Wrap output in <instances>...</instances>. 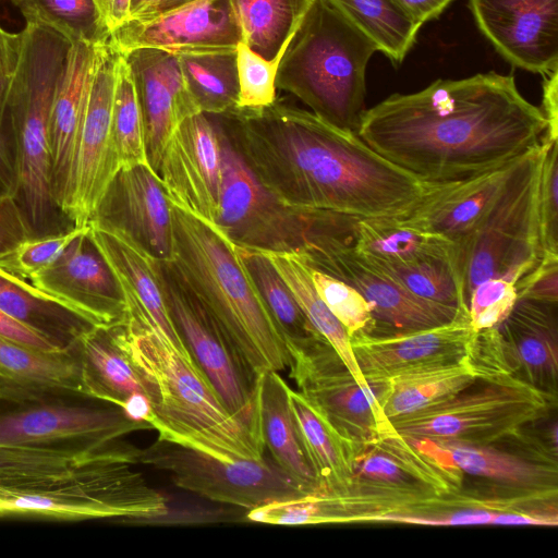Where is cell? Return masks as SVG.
I'll return each instance as SVG.
<instances>
[{"label": "cell", "instance_id": "15", "mask_svg": "<svg viewBox=\"0 0 558 558\" xmlns=\"http://www.w3.org/2000/svg\"><path fill=\"white\" fill-rule=\"evenodd\" d=\"M162 287L171 319L192 360L234 416L260 426L257 377L216 324L198 307L161 263Z\"/></svg>", "mask_w": 558, "mask_h": 558}, {"label": "cell", "instance_id": "53", "mask_svg": "<svg viewBox=\"0 0 558 558\" xmlns=\"http://www.w3.org/2000/svg\"><path fill=\"white\" fill-rule=\"evenodd\" d=\"M0 335L11 340L31 345L47 352L69 351L43 332L12 318L0 310Z\"/></svg>", "mask_w": 558, "mask_h": 558}, {"label": "cell", "instance_id": "52", "mask_svg": "<svg viewBox=\"0 0 558 558\" xmlns=\"http://www.w3.org/2000/svg\"><path fill=\"white\" fill-rule=\"evenodd\" d=\"M21 49V32L11 33L0 25V126L7 116V108L14 81Z\"/></svg>", "mask_w": 558, "mask_h": 558}, {"label": "cell", "instance_id": "27", "mask_svg": "<svg viewBox=\"0 0 558 558\" xmlns=\"http://www.w3.org/2000/svg\"><path fill=\"white\" fill-rule=\"evenodd\" d=\"M96 44L73 43L58 85L50 120L51 189L61 209L69 191L92 81Z\"/></svg>", "mask_w": 558, "mask_h": 558}, {"label": "cell", "instance_id": "25", "mask_svg": "<svg viewBox=\"0 0 558 558\" xmlns=\"http://www.w3.org/2000/svg\"><path fill=\"white\" fill-rule=\"evenodd\" d=\"M150 429L119 410L44 405L0 416V445L114 440Z\"/></svg>", "mask_w": 558, "mask_h": 558}, {"label": "cell", "instance_id": "44", "mask_svg": "<svg viewBox=\"0 0 558 558\" xmlns=\"http://www.w3.org/2000/svg\"><path fill=\"white\" fill-rule=\"evenodd\" d=\"M286 50L266 59L243 41L235 49L238 102L236 109H259L275 102L276 78Z\"/></svg>", "mask_w": 558, "mask_h": 558}, {"label": "cell", "instance_id": "60", "mask_svg": "<svg viewBox=\"0 0 558 558\" xmlns=\"http://www.w3.org/2000/svg\"><path fill=\"white\" fill-rule=\"evenodd\" d=\"M110 1L111 0H95L106 24H107V16H108V12H109Z\"/></svg>", "mask_w": 558, "mask_h": 558}, {"label": "cell", "instance_id": "6", "mask_svg": "<svg viewBox=\"0 0 558 558\" xmlns=\"http://www.w3.org/2000/svg\"><path fill=\"white\" fill-rule=\"evenodd\" d=\"M377 46L329 0H313L279 63L276 86L328 122L356 131Z\"/></svg>", "mask_w": 558, "mask_h": 558}, {"label": "cell", "instance_id": "23", "mask_svg": "<svg viewBox=\"0 0 558 558\" xmlns=\"http://www.w3.org/2000/svg\"><path fill=\"white\" fill-rule=\"evenodd\" d=\"M404 439V438H403ZM448 477L463 472L534 495H557L556 461H535L489 445L404 439Z\"/></svg>", "mask_w": 558, "mask_h": 558}, {"label": "cell", "instance_id": "34", "mask_svg": "<svg viewBox=\"0 0 558 558\" xmlns=\"http://www.w3.org/2000/svg\"><path fill=\"white\" fill-rule=\"evenodd\" d=\"M258 251L269 259L312 326L331 345L354 378L367 385L354 359L350 336L317 294L311 278V265L305 257L296 252Z\"/></svg>", "mask_w": 558, "mask_h": 558}, {"label": "cell", "instance_id": "45", "mask_svg": "<svg viewBox=\"0 0 558 558\" xmlns=\"http://www.w3.org/2000/svg\"><path fill=\"white\" fill-rule=\"evenodd\" d=\"M85 227L71 229L41 238H29L0 254V271L22 281H29L48 268L77 236L87 232Z\"/></svg>", "mask_w": 558, "mask_h": 558}, {"label": "cell", "instance_id": "40", "mask_svg": "<svg viewBox=\"0 0 558 558\" xmlns=\"http://www.w3.org/2000/svg\"><path fill=\"white\" fill-rule=\"evenodd\" d=\"M268 310L282 332L287 348L304 347L324 338L312 326L290 289L269 259L258 250L238 245Z\"/></svg>", "mask_w": 558, "mask_h": 558}, {"label": "cell", "instance_id": "1", "mask_svg": "<svg viewBox=\"0 0 558 558\" xmlns=\"http://www.w3.org/2000/svg\"><path fill=\"white\" fill-rule=\"evenodd\" d=\"M546 126L512 74L488 72L392 94L363 111L355 133L417 180L445 184L510 163L541 144Z\"/></svg>", "mask_w": 558, "mask_h": 558}, {"label": "cell", "instance_id": "16", "mask_svg": "<svg viewBox=\"0 0 558 558\" xmlns=\"http://www.w3.org/2000/svg\"><path fill=\"white\" fill-rule=\"evenodd\" d=\"M468 311L450 323L409 331L356 333L350 337L359 369L368 384L460 363L468 359L476 336Z\"/></svg>", "mask_w": 558, "mask_h": 558}, {"label": "cell", "instance_id": "9", "mask_svg": "<svg viewBox=\"0 0 558 558\" xmlns=\"http://www.w3.org/2000/svg\"><path fill=\"white\" fill-rule=\"evenodd\" d=\"M549 399L515 375H493L391 424L404 439L489 445L545 416Z\"/></svg>", "mask_w": 558, "mask_h": 558}, {"label": "cell", "instance_id": "8", "mask_svg": "<svg viewBox=\"0 0 558 558\" xmlns=\"http://www.w3.org/2000/svg\"><path fill=\"white\" fill-rule=\"evenodd\" d=\"M548 143L542 140L519 157L484 219L465 239L453 243L465 304L480 282L501 278L515 283L541 259L538 184Z\"/></svg>", "mask_w": 558, "mask_h": 558}, {"label": "cell", "instance_id": "29", "mask_svg": "<svg viewBox=\"0 0 558 558\" xmlns=\"http://www.w3.org/2000/svg\"><path fill=\"white\" fill-rule=\"evenodd\" d=\"M56 393L85 395L80 357L47 352L0 335V400L39 401Z\"/></svg>", "mask_w": 558, "mask_h": 558}, {"label": "cell", "instance_id": "57", "mask_svg": "<svg viewBox=\"0 0 558 558\" xmlns=\"http://www.w3.org/2000/svg\"><path fill=\"white\" fill-rule=\"evenodd\" d=\"M420 24L437 19L452 0H397Z\"/></svg>", "mask_w": 558, "mask_h": 558}, {"label": "cell", "instance_id": "14", "mask_svg": "<svg viewBox=\"0 0 558 558\" xmlns=\"http://www.w3.org/2000/svg\"><path fill=\"white\" fill-rule=\"evenodd\" d=\"M118 57L110 39L96 44L76 157L66 198L60 209L76 227L87 226L95 217L121 170L111 125Z\"/></svg>", "mask_w": 558, "mask_h": 558}, {"label": "cell", "instance_id": "37", "mask_svg": "<svg viewBox=\"0 0 558 558\" xmlns=\"http://www.w3.org/2000/svg\"><path fill=\"white\" fill-rule=\"evenodd\" d=\"M395 62H402L422 26L397 0H329Z\"/></svg>", "mask_w": 558, "mask_h": 558}, {"label": "cell", "instance_id": "50", "mask_svg": "<svg viewBox=\"0 0 558 558\" xmlns=\"http://www.w3.org/2000/svg\"><path fill=\"white\" fill-rule=\"evenodd\" d=\"M496 509L469 508L440 514L418 515L388 512L378 514L372 521H387L420 525L456 526L493 524Z\"/></svg>", "mask_w": 558, "mask_h": 558}, {"label": "cell", "instance_id": "10", "mask_svg": "<svg viewBox=\"0 0 558 558\" xmlns=\"http://www.w3.org/2000/svg\"><path fill=\"white\" fill-rule=\"evenodd\" d=\"M218 128L221 177L216 223L238 245L302 253L312 240L330 231L329 215L301 214L271 196Z\"/></svg>", "mask_w": 558, "mask_h": 558}, {"label": "cell", "instance_id": "46", "mask_svg": "<svg viewBox=\"0 0 558 558\" xmlns=\"http://www.w3.org/2000/svg\"><path fill=\"white\" fill-rule=\"evenodd\" d=\"M311 278L317 294L343 325L350 337L375 331L371 304L359 291L347 282L312 266Z\"/></svg>", "mask_w": 558, "mask_h": 558}, {"label": "cell", "instance_id": "51", "mask_svg": "<svg viewBox=\"0 0 558 558\" xmlns=\"http://www.w3.org/2000/svg\"><path fill=\"white\" fill-rule=\"evenodd\" d=\"M33 232L17 197L0 191V254L32 238Z\"/></svg>", "mask_w": 558, "mask_h": 558}, {"label": "cell", "instance_id": "32", "mask_svg": "<svg viewBox=\"0 0 558 558\" xmlns=\"http://www.w3.org/2000/svg\"><path fill=\"white\" fill-rule=\"evenodd\" d=\"M85 395L116 407L134 392H144L140 374L112 341L108 329L88 327L76 339Z\"/></svg>", "mask_w": 558, "mask_h": 558}, {"label": "cell", "instance_id": "36", "mask_svg": "<svg viewBox=\"0 0 558 558\" xmlns=\"http://www.w3.org/2000/svg\"><path fill=\"white\" fill-rule=\"evenodd\" d=\"M241 41L266 59L286 50L313 0H230Z\"/></svg>", "mask_w": 558, "mask_h": 558}, {"label": "cell", "instance_id": "18", "mask_svg": "<svg viewBox=\"0 0 558 558\" xmlns=\"http://www.w3.org/2000/svg\"><path fill=\"white\" fill-rule=\"evenodd\" d=\"M26 282L39 295L90 327L110 329L126 318L113 275L87 232L74 239L48 268Z\"/></svg>", "mask_w": 558, "mask_h": 558}, {"label": "cell", "instance_id": "26", "mask_svg": "<svg viewBox=\"0 0 558 558\" xmlns=\"http://www.w3.org/2000/svg\"><path fill=\"white\" fill-rule=\"evenodd\" d=\"M518 159L462 181L434 184L417 206L401 220L452 243L462 241L484 219Z\"/></svg>", "mask_w": 558, "mask_h": 558}, {"label": "cell", "instance_id": "11", "mask_svg": "<svg viewBox=\"0 0 558 558\" xmlns=\"http://www.w3.org/2000/svg\"><path fill=\"white\" fill-rule=\"evenodd\" d=\"M137 462L169 474L180 488L246 509L314 492L271 458L225 460L159 438L138 448Z\"/></svg>", "mask_w": 558, "mask_h": 558}, {"label": "cell", "instance_id": "55", "mask_svg": "<svg viewBox=\"0 0 558 558\" xmlns=\"http://www.w3.org/2000/svg\"><path fill=\"white\" fill-rule=\"evenodd\" d=\"M193 1L195 0H131L130 20L151 19Z\"/></svg>", "mask_w": 558, "mask_h": 558}, {"label": "cell", "instance_id": "58", "mask_svg": "<svg viewBox=\"0 0 558 558\" xmlns=\"http://www.w3.org/2000/svg\"><path fill=\"white\" fill-rule=\"evenodd\" d=\"M131 421L147 424L151 429L154 413L150 402L144 392H134L126 397L118 407Z\"/></svg>", "mask_w": 558, "mask_h": 558}, {"label": "cell", "instance_id": "4", "mask_svg": "<svg viewBox=\"0 0 558 558\" xmlns=\"http://www.w3.org/2000/svg\"><path fill=\"white\" fill-rule=\"evenodd\" d=\"M171 205V204H170ZM172 250L162 263L252 372L289 369L291 355L238 244L215 222L171 205Z\"/></svg>", "mask_w": 558, "mask_h": 558}, {"label": "cell", "instance_id": "31", "mask_svg": "<svg viewBox=\"0 0 558 558\" xmlns=\"http://www.w3.org/2000/svg\"><path fill=\"white\" fill-rule=\"evenodd\" d=\"M289 398L303 447L317 480V489L345 493L352 484L349 448L317 410L296 390Z\"/></svg>", "mask_w": 558, "mask_h": 558}, {"label": "cell", "instance_id": "49", "mask_svg": "<svg viewBox=\"0 0 558 558\" xmlns=\"http://www.w3.org/2000/svg\"><path fill=\"white\" fill-rule=\"evenodd\" d=\"M518 299L558 302V255L542 254L538 263L514 283Z\"/></svg>", "mask_w": 558, "mask_h": 558}, {"label": "cell", "instance_id": "7", "mask_svg": "<svg viewBox=\"0 0 558 558\" xmlns=\"http://www.w3.org/2000/svg\"><path fill=\"white\" fill-rule=\"evenodd\" d=\"M71 43L61 34L25 22L19 63L7 108L15 151L19 195L35 230L54 206L51 189L50 120Z\"/></svg>", "mask_w": 558, "mask_h": 558}, {"label": "cell", "instance_id": "33", "mask_svg": "<svg viewBox=\"0 0 558 558\" xmlns=\"http://www.w3.org/2000/svg\"><path fill=\"white\" fill-rule=\"evenodd\" d=\"M359 254L373 264H403L449 252L453 243L404 223L401 218H357L351 238Z\"/></svg>", "mask_w": 558, "mask_h": 558}, {"label": "cell", "instance_id": "38", "mask_svg": "<svg viewBox=\"0 0 558 558\" xmlns=\"http://www.w3.org/2000/svg\"><path fill=\"white\" fill-rule=\"evenodd\" d=\"M0 310L70 349L81 332L90 327L68 310L39 295L28 282L1 271Z\"/></svg>", "mask_w": 558, "mask_h": 558}, {"label": "cell", "instance_id": "39", "mask_svg": "<svg viewBox=\"0 0 558 558\" xmlns=\"http://www.w3.org/2000/svg\"><path fill=\"white\" fill-rule=\"evenodd\" d=\"M186 88L199 110L220 116L236 109L235 51L178 56Z\"/></svg>", "mask_w": 558, "mask_h": 558}, {"label": "cell", "instance_id": "5", "mask_svg": "<svg viewBox=\"0 0 558 558\" xmlns=\"http://www.w3.org/2000/svg\"><path fill=\"white\" fill-rule=\"evenodd\" d=\"M143 383L158 438L219 459H260V426L231 414L194 361L134 318L108 329Z\"/></svg>", "mask_w": 558, "mask_h": 558}, {"label": "cell", "instance_id": "20", "mask_svg": "<svg viewBox=\"0 0 558 558\" xmlns=\"http://www.w3.org/2000/svg\"><path fill=\"white\" fill-rule=\"evenodd\" d=\"M171 205L216 223L221 145L209 114L185 119L166 144L157 171Z\"/></svg>", "mask_w": 558, "mask_h": 558}, {"label": "cell", "instance_id": "59", "mask_svg": "<svg viewBox=\"0 0 558 558\" xmlns=\"http://www.w3.org/2000/svg\"><path fill=\"white\" fill-rule=\"evenodd\" d=\"M131 0H111L107 16V26L111 33L114 28L130 20Z\"/></svg>", "mask_w": 558, "mask_h": 558}, {"label": "cell", "instance_id": "42", "mask_svg": "<svg viewBox=\"0 0 558 558\" xmlns=\"http://www.w3.org/2000/svg\"><path fill=\"white\" fill-rule=\"evenodd\" d=\"M25 22L46 26L71 44H98L110 39V31L95 0H11Z\"/></svg>", "mask_w": 558, "mask_h": 558}, {"label": "cell", "instance_id": "41", "mask_svg": "<svg viewBox=\"0 0 558 558\" xmlns=\"http://www.w3.org/2000/svg\"><path fill=\"white\" fill-rule=\"evenodd\" d=\"M371 264L416 296L466 308L456 265L454 244L447 253L428 255L409 263Z\"/></svg>", "mask_w": 558, "mask_h": 558}, {"label": "cell", "instance_id": "61", "mask_svg": "<svg viewBox=\"0 0 558 558\" xmlns=\"http://www.w3.org/2000/svg\"><path fill=\"white\" fill-rule=\"evenodd\" d=\"M3 1V0H0V2Z\"/></svg>", "mask_w": 558, "mask_h": 558}, {"label": "cell", "instance_id": "21", "mask_svg": "<svg viewBox=\"0 0 558 558\" xmlns=\"http://www.w3.org/2000/svg\"><path fill=\"white\" fill-rule=\"evenodd\" d=\"M482 34L513 66L558 70V0H469Z\"/></svg>", "mask_w": 558, "mask_h": 558}, {"label": "cell", "instance_id": "43", "mask_svg": "<svg viewBox=\"0 0 558 558\" xmlns=\"http://www.w3.org/2000/svg\"><path fill=\"white\" fill-rule=\"evenodd\" d=\"M111 125L121 170L141 165L150 166L143 116L131 70L120 52L116 66Z\"/></svg>", "mask_w": 558, "mask_h": 558}, {"label": "cell", "instance_id": "2", "mask_svg": "<svg viewBox=\"0 0 558 558\" xmlns=\"http://www.w3.org/2000/svg\"><path fill=\"white\" fill-rule=\"evenodd\" d=\"M221 117L260 185L301 214L403 218L434 185L384 158L354 131L277 99Z\"/></svg>", "mask_w": 558, "mask_h": 558}, {"label": "cell", "instance_id": "28", "mask_svg": "<svg viewBox=\"0 0 558 558\" xmlns=\"http://www.w3.org/2000/svg\"><path fill=\"white\" fill-rule=\"evenodd\" d=\"M498 329L514 375L556 398L557 304L518 299Z\"/></svg>", "mask_w": 558, "mask_h": 558}, {"label": "cell", "instance_id": "30", "mask_svg": "<svg viewBox=\"0 0 558 558\" xmlns=\"http://www.w3.org/2000/svg\"><path fill=\"white\" fill-rule=\"evenodd\" d=\"M289 388L276 371L260 377L259 421L265 449L286 473L316 490L317 480L303 447Z\"/></svg>", "mask_w": 558, "mask_h": 558}, {"label": "cell", "instance_id": "13", "mask_svg": "<svg viewBox=\"0 0 558 558\" xmlns=\"http://www.w3.org/2000/svg\"><path fill=\"white\" fill-rule=\"evenodd\" d=\"M351 238L323 234L300 254L313 268L347 282L364 296L375 320L373 333L436 327L468 311L414 295L359 254Z\"/></svg>", "mask_w": 558, "mask_h": 558}, {"label": "cell", "instance_id": "35", "mask_svg": "<svg viewBox=\"0 0 558 558\" xmlns=\"http://www.w3.org/2000/svg\"><path fill=\"white\" fill-rule=\"evenodd\" d=\"M478 375L469 360L391 378L380 402L386 417L398 418L427 408L471 386Z\"/></svg>", "mask_w": 558, "mask_h": 558}, {"label": "cell", "instance_id": "22", "mask_svg": "<svg viewBox=\"0 0 558 558\" xmlns=\"http://www.w3.org/2000/svg\"><path fill=\"white\" fill-rule=\"evenodd\" d=\"M141 107L149 163L157 172L167 142L185 119L202 112L190 95L178 56L153 48L121 53Z\"/></svg>", "mask_w": 558, "mask_h": 558}, {"label": "cell", "instance_id": "17", "mask_svg": "<svg viewBox=\"0 0 558 558\" xmlns=\"http://www.w3.org/2000/svg\"><path fill=\"white\" fill-rule=\"evenodd\" d=\"M87 235L108 265L123 299L126 317L146 324L185 357H191L169 313L161 262L128 230L92 219Z\"/></svg>", "mask_w": 558, "mask_h": 558}, {"label": "cell", "instance_id": "47", "mask_svg": "<svg viewBox=\"0 0 558 558\" xmlns=\"http://www.w3.org/2000/svg\"><path fill=\"white\" fill-rule=\"evenodd\" d=\"M518 300L514 283L489 278L471 291L468 301L470 324L475 331L499 327Z\"/></svg>", "mask_w": 558, "mask_h": 558}, {"label": "cell", "instance_id": "54", "mask_svg": "<svg viewBox=\"0 0 558 558\" xmlns=\"http://www.w3.org/2000/svg\"><path fill=\"white\" fill-rule=\"evenodd\" d=\"M542 112L546 119V131L543 141L558 140V70L543 75Z\"/></svg>", "mask_w": 558, "mask_h": 558}, {"label": "cell", "instance_id": "3", "mask_svg": "<svg viewBox=\"0 0 558 558\" xmlns=\"http://www.w3.org/2000/svg\"><path fill=\"white\" fill-rule=\"evenodd\" d=\"M137 451L120 439L0 445V515H165V496L133 469Z\"/></svg>", "mask_w": 558, "mask_h": 558}, {"label": "cell", "instance_id": "19", "mask_svg": "<svg viewBox=\"0 0 558 558\" xmlns=\"http://www.w3.org/2000/svg\"><path fill=\"white\" fill-rule=\"evenodd\" d=\"M241 31L230 0H195L165 14L129 20L111 31L120 53L138 48L175 56L235 51Z\"/></svg>", "mask_w": 558, "mask_h": 558}, {"label": "cell", "instance_id": "48", "mask_svg": "<svg viewBox=\"0 0 558 558\" xmlns=\"http://www.w3.org/2000/svg\"><path fill=\"white\" fill-rule=\"evenodd\" d=\"M558 142H549L538 184V226L542 254L558 255Z\"/></svg>", "mask_w": 558, "mask_h": 558}, {"label": "cell", "instance_id": "56", "mask_svg": "<svg viewBox=\"0 0 558 558\" xmlns=\"http://www.w3.org/2000/svg\"><path fill=\"white\" fill-rule=\"evenodd\" d=\"M0 191L19 197L14 155L0 126Z\"/></svg>", "mask_w": 558, "mask_h": 558}, {"label": "cell", "instance_id": "24", "mask_svg": "<svg viewBox=\"0 0 558 558\" xmlns=\"http://www.w3.org/2000/svg\"><path fill=\"white\" fill-rule=\"evenodd\" d=\"M95 218L128 230L161 263L170 259L171 205L153 167L141 165L120 170Z\"/></svg>", "mask_w": 558, "mask_h": 558}, {"label": "cell", "instance_id": "12", "mask_svg": "<svg viewBox=\"0 0 558 558\" xmlns=\"http://www.w3.org/2000/svg\"><path fill=\"white\" fill-rule=\"evenodd\" d=\"M290 376L298 391L343 440L352 461L395 432L381 408L386 384L359 383L325 340L289 348Z\"/></svg>", "mask_w": 558, "mask_h": 558}]
</instances>
